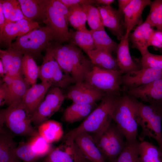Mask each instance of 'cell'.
Masks as SVG:
<instances>
[{
	"label": "cell",
	"instance_id": "cell-1",
	"mask_svg": "<svg viewBox=\"0 0 162 162\" xmlns=\"http://www.w3.org/2000/svg\"><path fill=\"white\" fill-rule=\"evenodd\" d=\"M139 101L129 95L118 97L112 113V120L127 142L137 140Z\"/></svg>",
	"mask_w": 162,
	"mask_h": 162
},
{
	"label": "cell",
	"instance_id": "cell-2",
	"mask_svg": "<svg viewBox=\"0 0 162 162\" xmlns=\"http://www.w3.org/2000/svg\"><path fill=\"white\" fill-rule=\"evenodd\" d=\"M118 97L117 95L106 94L99 104L85 120L64 136L74 138L81 133L93 134L106 128L111 123L112 111Z\"/></svg>",
	"mask_w": 162,
	"mask_h": 162
},
{
	"label": "cell",
	"instance_id": "cell-3",
	"mask_svg": "<svg viewBox=\"0 0 162 162\" xmlns=\"http://www.w3.org/2000/svg\"><path fill=\"white\" fill-rule=\"evenodd\" d=\"M31 116L21 100L1 110L0 126L5 125L15 134L32 137L38 133L32 125Z\"/></svg>",
	"mask_w": 162,
	"mask_h": 162
},
{
	"label": "cell",
	"instance_id": "cell-4",
	"mask_svg": "<svg viewBox=\"0 0 162 162\" xmlns=\"http://www.w3.org/2000/svg\"><path fill=\"white\" fill-rule=\"evenodd\" d=\"M55 35L49 26L40 27L23 36L18 37L10 47L21 54L33 56L39 55L55 42Z\"/></svg>",
	"mask_w": 162,
	"mask_h": 162
},
{
	"label": "cell",
	"instance_id": "cell-5",
	"mask_svg": "<svg viewBox=\"0 0 162 162\" xmlns=\"http://www.w3.org/2000/svg\"><path fill=\"white\" fill-rule=\"evenodd\" d=\"M139 126L142 128L140 139L148 136L155 140L162 150V107L139 102Z\"/></svg>",
	"mask_w": 162,
	"mask_h": 162
},
{
	"label": "cell",
	"instance_id": "cell-6",
	"mask_svg": "<svg viewBox=\"0 0 162 162\" xmlns=\"http://www.w3.org/2000/svg\"><path fill=\"white\" fill-rule=\"evenodd\" d=\"M92 135L105 159L113 161L120 154L126 142L123 135L116 124L110 125L104 130Z\"/></svg>",
	"mask_w": 162,
	"mask_h": 162
},
{
	"label": "cell",
	"instance_id": "cell-7",
	"mask_svg": "<svg viewBox=\"0 0 162 162\" xmlns=\"http://www.w3.org/2000/svg\"><path fill=\"white\" fill-rule=\"evenodd\" d=\"M122 74L119 70L107 69L94 65L84 82L105 94L118 96L121 90Z\"/></svg>",
	"mask_w": 162,
	"mask_h": 162
},
{
	"label": "cell",
	"instance_id": "cell-8",
	"mask_svg": "<svg viewBox=\"0 0 162 162\" xmlns=\"http://www.w3.org/2000/svg\"><path fill=\"white\" fill-rule=\"evenodd\" d=\"M43 60L39 66L38 78L41 82L62 88L75 83L72 77L62 69L48 49L46 50Z\"/></svg>",
	"mask_w": 162,
	"mask_h": 162
},
{
	"label": "cell",
	"instance_id": "cell-9",
	"mask_svg": "<svg viewBox=\"0 0 162 162\" xmlns=\"http://www.w3.org/2000/svg\"><path fill=\"white\" fill-rule=\"evenodd\" d=\"M65 98L60 88L52 87L31 116L32 123L38 126L48 120L60 109Z\"/></svg>",
	"mask_w": 162,
	"mask_h": 162
},
{
	"label": "cell",
	"instance_id": "cell-10",
	"mask_svg": "<svg viewBox=\"0 0 162 162\" xmlns=\"http://www.w3.org/2000/svg\"><path fill=\"white\" fill-rule=\"evenodd\" d=\"M58 146L53 148L43 162H83L86 159L76 145L74 138L63 136Z\"/></svg>",
	"mask_w": 162,
	"mask_h": 162
},
{
	"label": "cell",
	"instance_id": "cell-11",
	"mask_svg": "<svg viewBox=\"0 0 162 162\" xmlns=\"http://www.w3.org/2000/svg\"><path fill=\"white\" fill-rule=\"evenodd\" d=\"M43 22L52 30L55 35V42L62 44L69 41L70 32L68 22L63 15L50 4V0Z\"/></svg>",
	"mask_w": 162,
	"mask_h": 162
},
{
	"label": "cell",
	"instance_id": "cell-12",
	"mask_svg": "<svg viewBox=\"0 0 162 162\" xmlns=\"http://www.w3.org/2000/svg\"><path fill=\"white\" fill-rule=\"evenodd\" d=\"M69 60L73 70L72 77L75 84L84 82L88 74L94 65L87 59L81 50L76 46L68 43L66 44Z\"/></svg>",
	"mask_w": 162,
	"mask_h": 162
},
{
	"label": "cell",
	"instance_id": "cell-13",
	"mask_svg": "<svg viewBox=\"0 0 162 162\" xmlns=\"http://www.w3.org/2000/svg\"><path fill=\"white\" fill-rule=\"evenodd\" d=\"M40 27L38 22L29 19L8 22L0 34L1 46L10 47L13 40Z\"/></svg>",
	"mask_w": 162,
	"mask_h": 162
},
{
	"label": "cell",
	"instance_id": "cell-14",
	"mask_svg": "<svg viewBox=\"0 0 162 162\" xmlns=\"http://www.w3.org/2000/svg\"><path fill=\"white\" fill-rule=\"evenodd\" d=\"M162 78V69L142 68L122 76L121 83L128 88L144 86Z\"/></svg>",
	"mask_w": 162,
	"mask_h": 162
},
{
	"label": "cell",
	"instance_id": "cell-15",
	"mask_svg": "<svg viewBox=\"0 0 162 162\" xmlns=\"http://www.w3.org/2000/svg\"><path fill=\"white\" fill-rule=\"evenodd\" d=\"M106 94L98 90L84 82L75 84L68 89L66 97L73 103L94 104L104 98Z\"/></svg>",
	"mask_w": 162,
	"mask_h": 162
},
{
	"label": "cell",
	"instance_id": "cell-16",
	"mask_svg": "<svg viewBox=\"0 0 162 162\" xmlns=\"http://www.w3.org/2000/svg\"><path fill=\"white\" fill-rule=\"evenodd\" d=\"M130 96L139 98L150 104L161 106L162 103V78L147 84L128 88Z\"/></svg>",
	"mask_w": 162,
	"mask_h": 162
},
{
	"label": "cell",
	"instance_id": "cell-17",
	"mask_svg": "<svg viewBox=\"0 0 162 162\" xmlns=\"http://www.w3.org/2000/svg\"><path fill=\"white\" fill-rule=\"evenodd\" d=\"M150 0H131L124 10L123 26L125 29L124 36L128 37L134 28L142 23V16L144 8L150 5Z\"/></svg>",
	"mask_w": 162,
	"mask_h": 162
},
{
	"label": "cell",
	"instance_id": "cell-18",
	"mask_svg": "<svg viewBox=\"0 0 162 162\" xmlns=\"http://www.w3.org/2000/svg\"><path fill=\"white\" fill-rule=\"evenodd\" d=\"M153 28L147 17L144 22L137 26L129 34V38L132 47L137 49L142 56L149 52L148 47L150 46L151 38L154 30Z\"/></svg>",
	"mask_w": 162,
	"mask_h": 162
},
{
	"label": "cell",
	"instance_id": "cell-19",
	"mask_svg": "<svg viewBox=\"0 0 162 162\" xmlns=\"http://www.w3.org/2000/svg\"><path fill=\"white\" fill-rule=\"evenodd\" d=\"M74 138L77 146L87 160L91 162H106L104 156L90 134L81 133Z\"/></svg>",
	"mask_w": 162,
	"mask_h": 162
},
{
	"label": "cell",
	"instance_id": "cell-20",
	"mask_svg": "<svg viewBox=\"0 0 162 162\" xmlns=\"http://www.w3.org/2000/svg\"><path fill=\"white\" fill-rule=\"evenodd\" d=\"M104 27H107L112 34L120 40L124 37L123 25L121 22L122 14L118 10L111 5L98 7Z\"/></svg>",
	"mask_w": 162,
	"mask_h": 162
},
{
	"label": "cell",
	"instance_id": "cell-21",
	"mask_svg": "<svg viewBox=\"0 0 162 162\" xmlns=\"http://www.w3.org/2000/svg\"><path fill=\"white\" fill-rule=\"evenodd\" d=\"M51 87L48 83L41 82L31 86L28 90L22 101L26 110L31 116Z\"/></svg>",
	"mask_w": 162,
	"mask_h": 162
},
{
	"label": "cell",
	"instance_id": "cell-22",
	"mask_svg": "<svg viewBox=\"0 0 162 162\" xmlns=\"http://www.w3.org/2000/svg\"><path fill=\"white\" fill-rule=\"evenodd\" d=\"M128 37L124 35L118 44L116 51V62L122 74L140 69L137 64L133 60L130 52Z\"/></svg>",
	"mask_w": 162,
	"mask_h": 162
},
{
	"label": "cell",
	"instance_id": "cell-23",
	"mask_svg": "<svg viewBox=\"0 0 162 162\" xmlns=\"http://www.w3.org/2000/svg\"><path fill=\"white\" fill-rule=\"evenodd\" d=\"M23 56L11 47L0 50V60L7 74L13 78L22 75L21 68Z\"/></svg>",
	"mask_w": 162,
	"mask_h": 162
},
{
	"label": "cell",
	"instance_id": "cell-24",
	"mask_svg": "<svg viewBox=\"0 0 162 162\" xmlns=\"http://www.w3.org/2000/svg\"><path fill=\"white\" fill-rule=\"evenodd\" d=\"M25 17L32 20L43 21L49 0H18Z\"/></svg>",
	"mask_w": 162,
	"mask_h": 162
},
{
	"label": "cell",
	"instance_id": "cell-25",
	"mask_svg": "<svg viewBox=\"0 0 162 162\" xmlns=\"http://www.w3.org/2000/svg\"><path fill=\"white\" fill-rule=\"evenodd\" d=\"M0 162H16L19 160L14 152L17 146L12 135L0 127Z\"/></svg>",
	"mask_w": 162,
	"mask_h": 162
},
{
	"label": "cell",
	"instance_id": "cell-26",
	"mask_svg": "<svg viewBox=\"0 0 162 162\" xmlns=\"http://www.w3.org/2000/svg\"><path fill=\"white\" fill-rule=\"evenodd\" d=\"M94 104L73 102L64 110L63 115V119L67 123H72L86 118L93 110Z\"/></svg>",
	"mask_w": 162,
	"mask_h": 162
},
{
	"label": "cell",
	"instance_id": "cell-27",
	"mask_svg": "<svg viewBox=\"0 0 162 162\" xmlns=\"http://www.w3.org/2000/svg\"><path fill=\"white\" fill-rule=\"evenodd\" d=\"M39 134L47 142L50 144L58 141L63 136L62 125L59 122L54 120H49L38 126Z\"/></svg>",
	"mask_w": 162,
	"mask_h": 162
},
{
	"label": "cell",
	"instance_id": "cell-28",
	"mask_svg": "<svg viewBox=\"0 0 162 162\" xmlns=\"http://www.w3.org/2000/svg\"><path fill=\"white\" fill-rule=\"evenodd\" d=\"M30 85L22 75L14 78L12 84L8 86L9 94L6 104L9 106L22 100Z\"/></svg>",
	"mask_w": 162,
	"mask_h": 162
},
{
	"label": "cell",
	"instance_id": "cell-29",
	"mask_svg": "<svg viewBox=\"0 0 162 162\" xmlns=\"http://www.w3.org/2000/svg\"><path fill=\"white\" fill-rule=\"evenodd\" d=\"M70 37L68 43L79 47L87 54L96 49L93 39L89 31L69 30Z\"/></svg>",
	"mask_w": 162,
	"mask_h": 162
},
{
	"label": "cell",
	"instance_id": "cell-30",
	"mask_svg": "<svg viewBox=\"0 0 162 162\" xmlns=\"http://www.w3.org/2000/svg\"><path fill=\"white\" fill-rule=\"evenodd\" d=\"M93 64L106 69L119 70L116 59L107 52L95 49L87 54Z\"/></svg>",
	"mask_w": 162,
	"mask_h": 162
},
{
	"label": "cell",
	"instance_id": "cell-31",
	"mask_svg": "<svg viewBox=\"0 0 162 162\" xmlns=\"http://www.w3.org/2000/svg\"><path fill=\"white\" fill-rule=\"evenodd\" d=\"M92 36L96 49L112 54L116 52L118 45L108 35L104 28L89 31Z\"/></svg>",
	"mask_w": 162,
	"mask_h": 162
},
{
	"label": "cell",
	"instance_id": "cell-32",
	"mask_svg": "<svg viewBox=\"0 0 162 162\" xmlns=\"http://www.w3.org/2000/svg\"><path fill=\"white\" fill-rule=\"evenodd\" d=\"M139 151L141 162H162V150L151 142H140Z\"/></svg>",
	"mask_w": 162,
	"mask_h": 162
},
{
	"label": "cell",
	"instance_id": "cell-33",
	"mask_svg": "<svg viewBox=\"0 0 162 162\" xmlns=\"http://www.w3.org/2000/svg\"><path fill=\"white\" fill-rule=\"evenodd\" d=\"M21 72L24 77L31 86L36 84L39 77V66L33 58L30 55H23L22 64Z\"/></svg>",
	"mask_w": 162,
	"mask_h": 162
},
{
	"label": "cell",
	"instance_id": "cell-34",
	"mask_svg": "<svg viewBox=\"0 0 162 162\" xmlns=\"http://www.w3.org/2000/svg\"><path fill=\"white\" fill-rule=\"evenodd\" d=\"M6 23L28 19L24 15L18 0H0Z\"/></svg>",
	"mask_w": 162,
	"mask_h": 162
},
{
	"label": "cell",
	"instance_id": "cell-35",
	"mask_svg": "<svg viewBox=\"0 0 162 162\" xmlns=\"http://www.w3.org/2000/svg\"><path fill=\"white\" fill-rule=\"evenodd\" d=\"M139 143L137 140L126 141L122 152L112 162H141L139 151Z\"/></svg>",
	"mask_w": 162,
	"mask_h": 162
},
{
	"label": "cell",
	"instance_id": "cell-36",
	"mask_svg": "<svg viewBox=\"0 0 162 162\" xmlns=\"http://www.w3.org/2000/svg\"><path fill=\"white\" fill-rule=\"evenodd\" d=\"M68 8L69 15L68 22L76 30H87L86 27L87 17L86 14L81 5H77Z\"/></svg>",
	"mask_w": 162,
	"mask_h": 162
},
{
	"label": "cell",
	"instance_id": "cell-37",
	"mask_svg": "<svg viewBox=\"0 0 162 162\" xmlns=\"http://www.w3.org/2000/svg\"><path fill=\"white\" fill-rule=\"evenodd\" d=\"M86 15L87 21L92 30L104 28L100 11L98 8L92 4L81 5Z\"/></svg>",
	"mask_w": 162,
	"mask_h": 162
},
{
	"label": "cell",
	"instance_id": "cell-38",
	"mask_svg": "<svg viewBox=\"0 0 162 162\" xmlns=\"http://www.w3.org/2000/svg\"><path fill=\"white\" fill-rule=\"evenodd\" d=\"M14 154L18 159L23 162H35L41 158L33 151L28 142H20L15 149Z\"/></svg>",
	"mask_w": 162,
	"mask_h": 162
},
{
	"label": "cell",
	"instance_id": "cell-39",
	"mask_svg": "<svg viewBox=\"0 0 162 162\" xmlns=\"http://www.w3.org/2000/svg\"><path fill=\"white\" fill-rule=\"evenodd\" d=\"M150 10L147 16L149 20L153 27L157 30L162 31V0L152 1L150 5Z\"/></svg>",
	"mask_w": 162,
	"mask_h": 162
},
{
	"label": "cell",
	"instance_id": "cell-40",
	"mask_svg": "<svg viewBox=\"0 0 162 162\" xmlns=\"http://www.w3.org/2000/svg\"><path fill=\"white\" fill-rule=\"evenodd\" d=\"M28 142L33 151L41 158L47 156L53 148L52 144L47 142L39 134L32 137Z\"/></svg>",
	"mask_w": 162,
	"mask_h": 162
},
{
	"label": "cell",
	"instance_id": "cell-41",
	"mask_svg": "<svg viewBox=\"0 0 162 162\" xmlns=\"http://www.w3.org/2000/svg\"><path fill=\"white\" fill-rule=\"evenodd\" d=\"M142 68H157L162 69V55H155L149 52L142 56Z\"/></svg>",
	"mask_w": 162,
	"mask_h": 162
},
{
	"label": "cell",
	"instance_id": "cell-42",
	"mask_svg": "<svg viewBox=\"0 0 162 162\" xmlns=\"http://www.w3.org/2000/svg\"><path fill=\"white\" fill-rule=\"evenodd\" d=\"M50 3L54 8L64 16L68 22V18L69 15L68 8L59 0H50Z\"/></svg>",
	"mask_w": 162,
	"mask_h": 162
},
{
	"label": "cell",
	"instance_id": "cell-43",
	"mask_svg": "<svg viewBox=\"0 0 162 162\" xmlns=\"http://www.w3.org/2000/svg\"><path fill=\"white\" fill-rule=\"evenodd\" d=\"M59 1L68 8L75 5L92 4L95 3V0H59Z\"/></svg>",
	"mask_w": 162,
	"mask_h": 162
},
{
	"label": "cell",
	"instance_id": "cell-44",
	"mask_svg": "<svg viewBox=\"0 0 162 162\" xmlns=\"http://www.w3.org/2000/svg\"><path fill=\"white\" fill-rule=\"evenodd\" d=\"M162 48V32L154 30L150 42V46Z\"/></svg>",
	"mask_w": 162,
	"mask_h": 162
},
{
	"label": "cell",
	"instance_id": "cell-45",
	"mask_svg": "<svg viewBox=\"0 0 162 162\" xmlns=\"http://www.w3.org/2000/svg\"><path fill=\"white\" fill-rule=\"evenodd\" d=\"M9 88L8 86L3 82L0 86V105L6 104L8 96Z\"/></svg>",
	"mask_w": 162,
	"mask_h": 162
},
{
	"label": "cell",
	"instance_id": "cell-46",
	"mask_svg": "<svg viewBox=\"0 0 162 162\" xmlns=\"http://www.w3.org/2000/svg\"><path fill=\"white\" fill-rule=\"evenodd\" d=\"M6 24L3 12V5L0 1V34L2 32Z\"/></svg>",
	"mask_w": 162,
	"mask_h": 162
},
{
	"label": "cell",
	"instance_id": "cell-47",
	"mask_svg": "<svg viewBox=\"0 0 162 162\" xmlns=\"http://www.w3.org/2000/svg\"><path fill=\"white\" fill-rule=\"evenodd\" d=\"M131 0H118V10L120 13L123 15L124 9L129 4Z\"/></svg>",
	"mask_w": 162,
	"mask_h": 162
},
{
	"label": "cell",
	"instance_id": "cell-48",
	"mask_svg": "<svg viewBox=\"0 0 162 162\" xmlns=\"http://www.w3.org/2000/svg\"><path fill=\"white\" fill-rule=\"evenodd\" d=\"M2 78L3 82L6 83L8 86H9L12 84L14 78L10 76L8 74H6Z\"/></svg>",
	"mask_w": 162,
	"mask_h": 162
},
{
	"label": "cell",
	"instance_id": "cell-49",
	"mask_svg": "<svg viewBox=\"0 0 162 162\" xmlns=\"http://www.w3.org/2000/svg\"><path fill=\"white\" fill-rule=\"evenodd\" d=\"M115 1L114 0H95V3L103 6H110Z\"/></svg>",
	"mask_w": 162,
	"mask_h": 162
},
{
	"label": "cell",
	"instance_id": "cell-50",
	"mask_svg": "<svg viewBox=\"0 0 162 162\" xmlns=\"http://www.w3.org/2000/svg\"><path fill=\"white\" fill-rule=\"evenodd\" d=\"M7 73L4 67L2 61L0 60V75L3 77Z\"/></svg>",
	"mask_w": 162,
	"mask_h": 162
},
{
	"label": "cell",
	"instance_id": "cell-51",
	"mask_svg": "<svg viewBox=\"0 0 162 162\" xmlns=\"http://www.w3.org/2000/svg\"><path fill=\"white\" fill-rule=\"evenodd\" d=\"M83 162H91L87 160V159H86Z\"/></svg>",
	"mask_w": 162,
	"mask_h": 162
},
{
	"label": "cell",
	"instance_id": "cell-52",
	"mask_svg": "<svg viewBox=\"0 0 162 162\" xmlns=\"http://www.w3.org/2000/svg\"><path fill=\"white\" fill-rule=\"evenodd\" d=\"M16 162H21L20 160Z\"/></svg>",
	"mask_w": 162,
	"mask_h": 162
},
{
	"label": "cell",
	"instance_id": "cell-53",
	"mask_svg": "<svg viewBox=\"0 0 162 162\" xmlns=\"http://www.w3.org/2000/svg\"></svg>",
	"mask_w": 162,
	"mask_h": 162
}]
</instances>
